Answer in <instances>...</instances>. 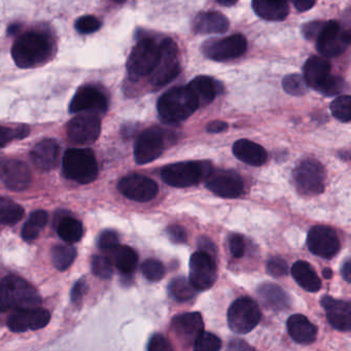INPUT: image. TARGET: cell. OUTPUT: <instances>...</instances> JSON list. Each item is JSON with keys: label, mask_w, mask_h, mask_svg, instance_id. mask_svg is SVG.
<instances>
[{"label": "cell", "mask_w": 351, "mask_h": 351, "mask_svg": "<svg viewBox=\"0 0 351 351\" xmlns=\"http://www.w3.org/2000/svg\"><path fill=\"white\" fill-rule=\"evenodd\" d=\"M51 38L38 32H28L16 40L12 56L21 69H32L46 62L52 54Z\"/></svg>", "instance_id": "cell-1"}, {"label": "cell", "mask_w": 351, "mask_h": 351, "mask_svg": "<svg viewBox=\"0 0 351 351\" xmlns=\"http://www.w3.org/2000/svg\"><path fill=\"white\" fill-rule=\"evenodd\" d=\"M199 108L198 99L189 87L172 88L160 97L157 104L160 117L168 124L184 122Z\"/></svg>", "instance_id": "cell-2"}, {"label": "cell", "mask_w": 351, "mask_h": 351, "mask_svg": "<svg viewBox=\"0 0 351 351\" xmlns=\"http://www.w3.org/2000/svg\"><path fill=\"white\" fill-rule=\"evenodd\" d=\"M40 303L38 291L21 277L9 275L0 280V311L38 307Z\"/></svg>", "instance_id": "cell-3"}, {"label": "cell", "mask_w": 351, "mask_h": 351, "mask_svg": "<svg viewBox=\"0 0 351 351\" xmlns=\"http://www.w3.org/2000/svg\"><path fill=\"white\" fill-rule=\"evenodd\" d=\"M63 172L69 180L86 184L97 178L99 168L91 149H69L63 157Z\"/></svg>", "instance_id": "cell-4"}, {"label": "cell", "mask_w": 351, "mask_h": 351, "mask_svg": "<svg viewBox=\"0 0 351 351\" xmlns=\"http://www.w3.org/2000/svg\"><path fill=\"white\" fill-rule=\"evenodd\" d=\"M213 171L207 161L180 162L165 166L162 169V180L174 188H189L198 184Z\"/></svg>", "instance_id": "cell-5"}, {"label": "cell", "mask_w": 351, "mask_h": 351, "mask_svg": "<svg viewBox=\"0 0 351 351\" xmlns=\"http://www.w3.org/2000/svg\"><path fill=\"white\" fill-rule=\"evenodd\" d=\"M159 58V45L153 38L139 40L133 48L127 62L129 75L134 80L151 75L157 66Z\"/></svg>", "instance_id": "cell-6"}, {"label": "cell", "mask_w": 351, "mask_h": 351, "mask_svg": "<svg viewBox=\"0 0 351 351\" xmlns=\"http://www.w3.org/2000/svg\"><path fill=\"white\" fill-rule=\"evenodd\" d=\"M159 48V61L151 75V83L156 89L171 83L182 71L178 61V48L176 42L171 38H165L160 44Z\"/></svg>", "instance_id": "cell-7"}, {"label": "cell", "mask_w": 351, "mask_h": 351, "mask_svg": "<svg viewBox=\"0 0 351 351\" xmlns=\"http://www.w3.org/2000/svg\"><path fill=\"white\" fill-rule=\"evenodd\" d=\"M260 320V307L248 297L236 300L228 310V324L236 334H247L258 326Z\"/></svg>", "instance_id": "cell-8"}, {"label": "cell", "mask_w": 351, "mask_h": 351, "mask_svg": "<svg viewBox=\"0 0 351 351\" xmlns=\"http://www.w3.org/2000/svg\"><path fill=\"white\" fill-rule=\"evenodd\" d=\"M350 43V32L343 30L339 22L332 20L324 23L316 38V49L326 58H335L342 55Z\"/></svg>", "instance_id": "cell-9"}, {"label": "cell", "mask_w": 351, "mask_h": 351, "mask_svg": "<svg viewBox=\"0 0 351 351\" xmlns=\"http://www.w3.org/2000/svg\"><path fill=\"white\" fill-rule=\"evenodd\" d=\"M247 50V40L242 34H233L223 38H213L202 46V53L211 60H233L239 58Z\"/></svg>", "instance_id": "cell-10"}, {"label": "cell", "mask_w": 351, "mask_h": 351, "mask_svg": "<svg viewBox=\"0 0 351 351\" xmlns=\"http://www.w3.org/2000/svg\"><path fill=\"white\" fill-rule=\"evenodd\" d=\"M324 167L315 160H305L293 171L295 186L302 195L322 194L324 191Z\"/></svg>", "instance_id": "cell-11"}, {"label": "cell", "mask_w": 351, "mask_h": 351, "mask_svg": "<svg viewBox=\"0 0 351 351\" xmlns=\"http://www.w3.org/2000/svg\"><path fill=\"white\" fill-rule=\"evenodd\" d=\"M101 132V122L95 114H81L69 121L66 127L67 137L73 145H92Z\"/></svg>", "instance_id": "cell-12"}, {"label": "cell", "mask_w": 351, "mask_h": 351, "mask_svg": "<svg viewBox=\"0 0 351 351\" xmlns=\"http://www.w3.org/2000/svg\"><path fill=\"white\" fill-rule=\"evenodd\" d=\"M215 258L204 252H195L190 260V281L197 291H206L217 280Z\"/></svg>", "instance_id": "cell-13"}, {"label": "cell", "mask_w": 351, "mask_h": 351, "mask_svg": "<svg viewBox=\"0 0 351 351\" xmlns=\"http://www.w3.org/2000/svg\"><path fill=\"white\" fill-rule=\"evenodd\" d=\"M204 180L206 188L221 198H238L244 191L241 176L232 170H213Z\"/></svg>", "instance_id": "cell-14"}, {"label": "cell", "mask_w": 351, "mask_h": 351, "mask_svg": "<svg viewBox=\"0 0 351 351\" xmlns=\"http://www.w3.org/2000/svg\"><path fill=\"white\" fill-rule=\"evenodd\" d=\"M118 189L126 198L141 203L153 200L159 192L155 180L136 173L123 178L119 182Z\"/></svg>", "instance_id": "cell-15"}, {"label": "cell", "mask_w": 351, "mask_h": 351, "mask_svg": "<svg viewBox=\"0 0 351 351\" xmlns=\"http://www.w3.org/2000/svg\"><path fill=\"white\" fill-rule=\"evenodd\" d=\"M163 151V131L158 127H152L143 131L135 143V161L138 165L151 163L157 160Z\"/></svg>", "instance_id": "cell-16"}, {"label": "cell", "mask_w": 351, "mask_h": 351, "mask_svg": "<svg viewBox=\"0 0 351 351\" xmlns=\"http://www.w3.org/2000/svg\"><path fill=\"white\" fill-rule=\"evenodd\" d=\"M0 180L14 192L27 190L32 182V173L24 162L12 158L0 160Z\"/></svg>", "instance_id": "cell-17"}, {"label": "cell", "mask_w": 351, "mask_h": 351, "mask_svg": "<svg viewBox=\"0 0 351 351\" xmlns=\"http://www.w3.org/2000/svg\"><path fill=\"white\" fill-rule=\"evenodd\" d=\"M108 97L104 92L94 86L80 88L71 100L69 110L73 114L88 112V114H104L108 110Z\"/></svg>", "instance_id": "cell-18"}, {"label": "cell", "mask_w": 351, "mask_h": 351, "mask_svg": "<svg viewBox=\"0 0 351 351\" xmlns=\"http://www.w3.org/2000/svg\"><path fill=\"white\" fill-rule=\"evenodd\" d=\"M307 246L315 256L332 258L340 250V241L334 230L326 226H316L308 233Z\"/></svg>", "instance_id": "cell-19"}, {"label": "cell", "mask_w": 351, "mask_h": 351, "mask_svg": "<svg viewBox=\"0 0 351 351\" xmlns=\"http://www.w3.org/2000/svg\"><path fill=\"white\" fill-rule=\"evenodd\" d=\"M171 330L176 340L184 347L196 342L198 337L204 332V322L199 312L180 314L172 319Z\"/></svg>", "instance_id": "cell-20"}, {"label": "cell", "mask_w": 351, "mask_h": 351, "mask_svg": "<svg viewBox=\"0 0 351 351\" xmlns=\"http://www.w3.org/2000/svg\"><path fill=\"white\" fill-rule=\"evenodd\" d=\"M322 306L326 310V317L332 328L341 332H348L351 328V305L349 302L340 301L334 298L322 299Z\"/></svg>", "instance_id": "cell-21"}, {"label": "cell", "mask_w": 351, "mask_h": 351, "mask_svg": "<svg viewBox=\"0 0 351 351\" xmlns=\"http://www.w3.org/2000/svg\"><path fill=\"white\" fill-rule=\"evenodd\" d=\"M330 69H332V65L326 59L317 56L308 59L303 69V77L308 87L312 88L315 91H322V88L332 77Z\"/></svg>", "instance_id": "cell-22"}, {"label": "cell", "mask_w": 351, "mask_h": 351, "mask_svg": "<svg viewBox=\"0 0 351 351\" xmlns=\"http://www.w3.org/2000/svg\"><path fill=\"white\" fill-rule=\"evenodd\" d=\"M60 156V147L55 139L40 141L30 154L34 165L43 171H50L57 167Z\"/></svg>", "instance_id": "cell-23"}, {"label": "cell", "mask_w": 351, "mask_h": 351, "mask_svg": "<svg viewBox=\"0 0 351 351\" xmlns=\"http://www.w3.org/2000/svg\"><path fill=\"white\" fill-rule=\"evenodd\" d=\"M228 18L219 12H202L195 18L193 28L199 34H223L229 30Z\"/></svg>", "instance_id": "cell-24"}, {"label": "cell", "mask_w": 351, "mask_h": 351, "mask_svg": "<svg viewBox=\"0 0 351 351\" xmlns=\"http://www.w3.org/2000/svg\"><path fill=\"white\" fill-rule=\"evenodd\" d=\"M233 154L238 160L250 166H262L268 159V154L262 145L247 141L240 139L233 145Z\"/></svg>", "instance_id": "cell-25"}, {"label": "cell", "mask_w": 351, "mask_h": 351, "mask_svg": "<svg viewBox=\"0 0 351 351\" xmlns=\"http://www.w3.org/2000/svg\"><path fill=\"white\" fill-rule=\"evenodd\" d=\"M252 8L267 21H283L289 14V0H252Z\"/></svg>", "instance_id": "cell-26"}, {"label": "cell", "mask_w": 351, "mask_h": 351, "mask_svg": "<svg viewBox=\"0 0 351 351\" xmlns=\"http://www.w3.org/2000/svg\"><path fill=\"white\" fill-rule=\"evenodd\" d=\"M287 330L291 338L301 344H310L315 340L317 335L316 326L302 314H295L289 318Z\"/></svg>", "instance_id": "cell-27"}, {"label": "cell", "mask_w": 351, "mask_h": 351, "mask_svg": "<svg viewBox=\"0 0 351 351\" xmlns=\"http://www.w3.org/2000/svg\"><path fill=\"white\" fill-rule=\"evenodd\" d=\"M258 295L265 307L280 311L289 307L291 299L289 295L278 285L265 283L258 289Z\"/></svg>", "instance_id": "cell-28"}, {"label": "cell", "mask_w": 351, "mask_h": 351, "mask_svg": "<svg viewBox=\"0 0 351 351\" xmlns=\"http://www.w3.org/2000/svg\"><path fill=\"white\" fill-rule=\"evenodd\" d=\"M199 101V106H204L213 101L217 94L221 92V84L217 83L213 77L206 75H199L195 77L188 86Z\"/></svg>", "instance_id": "cell-29"}, {"label": "cell", "mask_w": 351, "mask_h": 351, "mask_svg": "<svg viewBox=\"0 0 351 351\" xmlns=\"http://www.w3.org/2000/svg\"><path fill=\"white\" fill-rule=\"evenodd\" d=\"M291 275L295 282L310 293H316L322 289V281L312 268L311 265L305 261H298L291 267Z\"/></svg>", "instance_id": "cell-30"}, {"label": "cell", "mask_w": 351, "mask_h": 351, "mask_svg": "<svg viewBox=\"0 0 351 351\" xmlns=\"http://www.w3.org/2000/svg\"><path fill=\"white\" fill-rule=\"evenodd\" d=\"M108 252L110 254V256L108 258H110V262L123 274L128 275L134 272L137 264H138V256L130 246L118 244Z\"/></svg>", "instance_id": "cell-31"}, {"label": "cell", "mask_w": 351, "mask_h": 351, "mask_svg": "<svg viewBox=\"0 0 351 351\" xmlns=\"http://www.w3.org/2000/svg\"><path fill=\"white\" fill-rule=\"evenodd\" d=\"M48 221L49 215L47 211H34L22 229V238L27 242L34 241L40 235V231L46 227Z\"/></svg>", "instance_id": "cell-32"}, {"label": "cell", "mask_w": 351, "mask_h": 351, "mask_svg": "<svg viewBox=\"0 0 351 351\" xmlns=\"http://www.w3.org/2000/svg\"><path fill=\"white\" fill-rule=\"evenodd\" d=\"M57 233L63 241L69 244H73L80 241L83 237L84 227L81 221L73 219V217H63L59 221Z\"/></svg>", "instance_id": "cell-33"}, {"label": "cell", "mask_w": 351, "mask_h": 351, "mask_svg": "<svg viewBox=\"0 0 351 351\" xmlns=\"http://www.w3.org/2000/svg\"><path fill=\"white\" fill-rule=\"evenodd\" d=\"M51 256L55 268L59 271H65L75 262L77 250L71 244H58L52 248Z\"/></svg>", "instance_id": "cell-34"}, {"label": "cell", "mask_w": 351, "mask_h": 351, "mask_svg": "<svg viewBox=\"0 0 351 351\" xmlns=\"http://www.w3.org/2000/svg\"><path fill=\"white\" fill-rule=\"evenodd\" d=\"M36 308V307H34ZM34 308L15 310L8 319V328L14 332L34 330Z\"/></svg>", "instance_id": "cell-35"}, {"label": "cell", "mask_w": 351, "mask_h": 351, "mask_svg": "<svg viewBox=\"0 0 351 351\" xmlns=\"http://www.w3.org/2000/svg\"><path fill=\"white\" fill-rule=\"evenodd\" d=\"M197 289L186 277H176L170 282L169 291L178 302H186L196 295Z\"/></svg>", "instance_id": "cell-36"}, {"label": "cell", "mask_w": 351, "mask_h": 351, "mask_svg": "<svg viewBox=\"0 0 351 351\" xmlns=\"http://www.w3.org/2000/svg\"><path fill=\"white\" fill-rule=\"evenodd\" d=\"M24 217L23 207L13 202H0V223L13 226Z\"/></svg>", "instance_id": "cell-37"}, {"label": "cell", "mask_w": 351, "mask_h": 351, "mask_svg": "<svg viewBox=\"0 0 351 351\" xmlns=\"http://www.w3.org/2000/svg\"><path fill=\"white\" fill-rule=\"evenodd\" d=\"M330 112L332 116L343 123L350 122L351 120V97L342 95L337 97L330 104Z\"/></svg>", "instance_id": "cell-38"}, {"label": "cell", "mask_w": 351, "mask_h": 351, "mask_svg": "<svg viewBox=\"0 0 351 351\" xmlns=\"http://www.w3.org/2000/svg\"><path fill=\"white\" fill-rule=\"evenodd\" d=\"M282 88L291 96H302L307 93L308 86L300 75H289L283 79Z\"/></svg>", "instance_id": "cell-39"}, {"label": "cell", "mask_w": 351, "mask_h": 351, "mask_svg": "<svg viewBox=\"0 0 351 351\" xmlns=\"http://www.w3.org/2000/svg\"><path fill=\"white\" fill-rule=\"evenodd\" d=\"M91 267L93 274L99 278L110 279L114 274L112 263L108 256H94L92 258Z\"/></svg>", "instance_id": "cell-40"}, {"label": "cell", "mask_w": 351, "mask_h": 351, "mask_svg": "<svg viewBox=\"0 0 351 351\" xmlns=\"http://www.w3.org/2000/svg\"><path fill=\"white\" fill-rule=\"evenodd\" d=\"M141 271L145 278L151 281H159L165 275V267L160 261L149 258L143 262Z\"/></svg>", "instance_id": "cell-41"}, {"label": "cell", "mask_w": 351, "mask_h": 351, "mask_svg": "<svg viewBox=\"0 0 351 351\" xmlns=\"http://www.w3.org/2000/svg\"><path fill=\"white\" fill-rule=\"evenodd\" d=\"M195 350L217 351L221 348V341L211 332H203L194 343Z\"/></svg>", "instance_id": "cell-42"}, {"label": "cell", "mask_w": 351, "mask_h": 351, "mask_svg": "<svg viewBox=\"0 0 351 351\" xmlns=\"http://www.w3.org/2000/svg\"><path fill=\"white\" fill-rule=\"evenodd\" d=\"M29 134V129L26 127L22 128L11 129L8 127L0 126V149L9 145L14 139H21Z\"/></svg>", "instance_id": "cell-43"}, {"label": "cell", "mask_w": 351, "mask_h": 351, "mask_svg": "<svg viewBox=\"0 0 351 351\" xmlns=\"http://www.w3.org/2000/svg\"><path fill=\"white\" fill-rule=\"evenodd\" d=\"M101 23L94 16H84L75 22V29L82 34H90L99 30Z\"/></svg>", "instance_id": "cell-44"}, {"label": "cell", "mask_w": 351, "mask_h": 351, "mask_svg": "<svg viewBox=\"0 0 351 351\" xmlns=\"http://www.w3.org/2000/svg\"><path fill=\"white\" fill-rule=\"evenodd\" d=\"M345 88H346V83L342 77L332 75L328 83L322 88L320 93L324 94L326 97H332V96L338 95L341 92L344 91Z\"/></svg>", "instance_id": "cell-45"}, {"label": "cell", "mask_w": 351, "mask_h": 351, "mask_svg": "<svg viewBox=\"0 0 351 351\" xmlns=\"http://www.w3.org/2000/svg\"><path fill=\"white\" fill-rule=\"evenodd\" d=\"M268 273L273 277H282L289 273V266H287V261L280 256H273L268 261L267 265Z\"/></svg>", "instance_id": "cell-46"}, {"label": "cell", "mask_w": 351, "mask_h": 351, "mask_svg": "<svg viewBox=\"0 0 351 351\" xmlns=\"http://www.w3.org/2000/svg\"><path fill=\"white\" fill-rule=\"evenodd\" d=\"M149 351H170L173 350V347L169 341L160 334L154 335L147 345Z\"/></svg>", "instance_id": "cell-47"}, {"label": "cell", "mask_w": 351, "mask_h": 351, "mask_svg": "<svg viewBox=\"0 0 351 351\" xmlns=\"http://www.w3.org/2000/svg\"><path fill=\"white\" fill-rule=\"evenodd\" d=\"M98 244H99V247L101 248L102 250L108 252V250L114 248V246L118 245V235H117V233H114V231H104V233L100 235Z\"/></svg>", "instance_id": "cell-48"}, {"label": "cell", "mask_w": 351, "mask_h": 351, "mask_svg": "<svg viewBox=\"0 0 351 351\" xmlns=\"http://www.w3.org/2000/svg\"><path fill=\"white\" fill-rule=\"evenodd\" d=\"M324 21H313L310 23L305 24L302 29V34H303L304 38L308 40H316L318 34L322 32V27H324Z\"/></svg>", "instance_id": "cell-49"}, {"label": "cell", "mask_w": 351, "mask_h": 351, "mask_svg": "<svg viewBox=\"0 0 351 351\" xmlns=\"http://www.w3.org/2000/svg\"><path fill=\"white\" fill-rule=\"evenodd\" d=\"M167 235L169 236V239L171 240L173 243H186V240H188L186 230H184L182 226H169V227L167 228Z\"/></svg>", "instance_id": "cell-50"}, {"label": "cell", "mask_w": 351, "mask_h": 351, "mask_svg": "<svg viewBox=\"0 0 351 351\" xmlns=\"http://www.w3.org/2000/svg\"><path fill=\"white\" fill-rule=\"evenodd\" d=\"M230 250L235 258H240L243 256L245 245L242 236L233 235L230 238Z\"/></svg>", "instance_id": "cell-51"}, {"label": "cell", "mask_w": 351, "mask_h": 351, "mask_svg": "<svg viewBox=\"0 0 351 351\" xmlns=\"http://www.w3.org/2000/svg\"><path fill=\"white\" fill-rule=\"evenodd\" d=\"M86 291H87V283H86L85 279H80L73 285V291H71V301L75 304L80 303Z\"/></svg>", "instance_id": "cell-52"}, {"label": "cell", "mask_w": 351, "mask_h": 351, "mask_svg": "<svg viewBox=\"0 0 351 351\" xmlns=\"http://www.w3.org/2000/svg\"><path fill=\"white\" fill-rule=\"evenodd\" d=\"M198 247L200 252H206V254H210L213 258L217 256V247H215L213 242L211 241L209 238L205 237V236H201L198 239Z\"/></svg>", "instance_id": "cell-53"}, {"label": "cell", "mask_w": 351, "mask_h": 351, "mask_svg": "<svg viewBox=\"0 0 351 351\" xmlns=\"http://www.w3.org/2000/svg\"><path fill=\"white\" fill-rule=\"evenodd\" d=\"M291 3L298 12L304 13V12L309 11L315 5L316 0H291Z\"/></svg>", "instance_id": "cell-54"}, {"label": "cell", "mask_w": 351, "mask_h": 351, "mask_svg": "<svg viewBox=\"0 0 351 351\" xmlns=\"http://www.w3.org/2000/svg\"><path fill=\"white\" fill-rule=\"evenodd\" d=\"M228 124L223 121H213L206 126V131L208 133H221L227 130Z\"/></svg>", "instance_id": "cell-55"}, {"label": "cell", "mask_w": 351, "mask_h": 351, "mask_svg": "<svg viewBox=\"0 0 351 351\" xmlns=\"http://www.w3.org/2000/svg\"><path fill=\"white\" fill-rule=\"evenodd\" d=\"M341 274H342L343 278L347 281V282H350V277H351V264L350 260H347L346 262L343 264L342 268H341Z\"/></svg>", "instance_id": "cell-56"}, {"label": "cell", "mask_w": 351, "mask_h": 351, "mask_svg": "<svg viewBox=\"0 0 351 351\" xmlns=\"http://www.w3.org/2000/svg\"><path fill=\"white\" fill-rule=\"evenodd\" d=\"M217 1L223 7L230 8L235 5L239 0H217Z\"/></svg>", "instance_id": "cell-57"}, {"label": "cell", "mask_w": 351, "mask_h": 351, "mask_svg": "<svg viewBox=\"0 0 351 351\" xmlns=\"http://www.w3.org/2000/svg\"><path fill=\"white\" fill-rule=\"evenodd\" d=\"M322 276H324V278L326 279L332 278V271L330 270V268H324V270H322Z\"/></svg>", "instance_id": "cell-58"}, {"label": "cell", "mask_w": 351, "mask_h": 351, "mask_svg": "<svg viewBox=\"0 0 351 351\" xmlns=\"http://www.w3.org/2000/svg\"><path fill=\"white\" fill-rule=\"evenodd\" d=\"M112 1L117 3H126L127 0H112Z\"/></svg>", "instance_id": "cell-59"}]
</instances>
